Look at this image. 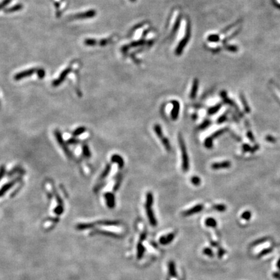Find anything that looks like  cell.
I'll list each match as a JSON object with an SVG mask.
<instances>
[{
    "instance_id": "cell-18",
    "label": "cell",
    "mask_w": 280,
    "mask_h": 280,
    "mask_svg": "<svg viewBox=\"0 0 280 280\" xmlns=\"http://www.w3.org/2000/svg\"><path fill=\"white\" fill-rule=\"evenodd\" d=\"M221 107H222L221 103H218L213 106H211V107H210L208 110V115L209 116L215 115L216 113H217L220 110V109L221 108Z\"/></svg>"
},
{
    "instance_id": "cell-13",
    "label": "cell",
    "mask_w": 280,
    "mask_h": 280,
    "mask_svg": "<svg viewBox=\"0 0 280 280\" xmlns=\"http://www.w3.org/2000/svg\"><path fill=\"white\" fill-rule=\"evenodd\" d=\"M231 167V162L230 161H224L221 162H215L212 164L211 167L213 170H218L222 169H227Z\"/></svg>"
},
{
    "instance_id": "cell-1",
    "label": "cell",
    "mask_w": 280,
    "mask_h": 280,
    "mask_svg": "<svg viewBox=\"0 0 280 280\" xmlns=\"http://www.w3.org/2000/svg\"><path fill=\"white\" fill-rule=\"evenodd\" d=\"M154 203V196L151 192H148L146 195V203H145V210L148 221L151 226H156L157 221L154 213V211L152 210V205Z\"/></svg>"
},
{
    "instance_id": "cell-49",
    "label": "cell",
    "mask_w": 280,
    "mask_h": 280,
    "mask_svg": "<svg viewBox=\"0 0 280 280\" xmlns=\"http://www.w3.org/2000/svg\"><path fill=\"white\" fill-rule=\"evenodd\" d=\"M266 140H267V141H269V142H271V143H274L276 141L275 138L271 136H268L266 137Z\"/></svg>"
},
{
    "instance_id": "cell-36",
    "label": "cell",
    "mask_w": 280,
    "mask_h": 280,
    "mask_svg": "<svg viewBox=\"0 0 280 280\" xmlns=\"http://www.w3.org/2000/svg\"><path fill=\"white\" fill-rule=\"evenodd\" d=\"M273 251V249L272 247L270 248H267V249H265L264 250H262L261 252L258 255V257H263L264 256H266V255H267L269 253H271L272 251Z\"/></svg>"
},
{
    "instance_id": "cell-53",
    "label": "cell",
    "mask_w": 280,
    "mask_h": 280,
    "mask_svg": "<svg viewBox=\"0 0 280 280\" xmlns=\"http://www.w3.org/2000/svg\"><path fill=\"white\" fill-rule=\"evenodd\" d=\"M277 267L280 270V259L279 260V261H278V263H277Z\"/></svg>"
},
{
    "instance_id": "cell-6",
    "label": "cell",
    "mask_w": 280,
    "mask_h": 280,
    "mask_svg": "<svg viewBox=\"0 0 280 280\" xmlns=\"http://www.w3.org/2000/svg\"><path fill=\"white\" fill-rule=\"evenodd\" d=\"M37 69L35 68H30L28 69L23 70L22 72H20L19 73H16V75L14 77V79H15V80H22L25 78L29 77L31 75H33L34 73L37 72Z\"/></svg>"
},
{
    "instance_id": "cell-26",
    "label": "cell",
    "mask_w": 280,
    "mask_h": 280,
    "mask_svg": "<svg viewBox=\"0 0 280 280\" xmlns=\"http://www.w3.org/2000/svg\"><path fill=\"white\" fill-rule=\"evenodd\" d=\"M205 226H208V227L215 228L217 226V221L213 218L209 217L205 221Z\"/></svg>"
},
{
    "instance_id": "cell-29",
    "label": "cell",
    "mask_w": 280,
    "mask_h": 280,
    "mask_svg": "<svg viewBox=\"0 0 280 280\" xmlns=\"http://www.w3.org/2000/svg\"><path fill=\"white\" fill-rule=\"evenodd\" d=\"M83 154L84 157L90 158L91 157V152L90 151L89 147L87 145H84L83 147Z\"/></svg>"
},
{
    "instance_id": "cell-39",
    "label": "cell",
    "mask_w": 280,
    "mask_h": 280,
    "mask_svg": "<svg viewBox=\"0 0 280 280\" xmlns=\"http://www.w3.org/2000/svg\"><path fill=\"white\" fill-rule=\"evenodd\" d=\"M267 240H268L267 238H261V239H257L256 241H255L252 243V244H251V246H257V245H260V244H263V243L267 241Z\"/></svg>"
},
{
    "instance_id": "cell-45",
    "label": "cell",
    "mask_w": 280,
    "mask_h": 280,
    "mask_svg": "<svg viewBox=\"0 0 280 280\" xmlns=\"http://www.w3.org/2000/svg\"><path fill=\"white\" fill-rule=\"evenodd\" d=\"M247 136H248V137L249 138L250 140L251 141V142H254L255 138L253 136L252 133H251V132L250 130V129H249V128H248V130H247Z\"/></svg>"
},
{
    "instance_id": "cell-31",
    "label": "cell",
    "mask_w": 280,
    "mask_h": 280,
    "mask_svg": "<svg viewBox=\"0 0 280 280\" xmlns=\"http://www.w3.org/2000/svg\"><path fill=\"white\" fill-rule=\"evenodd\" d=\"M98 224L100 225H105V226H115L118 224L119 223L117 221H99L97 223Z\"/></svg>"
},
{
    "instance_id": "cell-15",
    "label": "cell",
    "mask_w": 280,
    "mask_h": 280,
    "mask_svg": "<svg viewBox=\"0 0 280 280\" xmlns=\"http://www.w3.org/2000/svg\"><path fill=\"white\" fill-rule=\"evenodd\" d=\"M111 161L112 162L116 163V164H118L120 169H123L124 167V165H125V162H124L123 158L119 154L112 155L111 158Z\"/></svg>"
},
{
    "instance_id": "cell-10",
    "label": "cell",
    "mask_w": 280,
    "mask_h": 280,
    "mask_svg": "<svg viewBox=\"0 0 280 280\" xmlns=\"http://www.w3.org/2000/svg\"><path fill=\"white\" fill-rule=\"evenodd\" d=\"M104 197L107 206L110 209L114 208L116 206V198L114 194L111 192H107L105 193Z\"/></svg>"
},
{
    "instance_id": "cell-14",
    "label": "cell",
    "mask_w": 280,
    "mask_h": 280,
    "mask_svg": "<svg viewBox=\"0 0 280 280\" xmlns=\"http://www.w3.org/2000/svg\"><path fill=\"white\" fill-rule=\"evenodd\" d=\"M175 237V234L174 233H169L167 235H164L160 237L159 239V243L163 245H167L171 243Z\"/></svg>"
},
{
    "instance_id": "cell-21",
    "label": "cell",
    "mask_w": 280,
    "mask_h": 280,
    "mask_svg": "<svg viewBox=\"0 0 280 280\" xmlns=\"http://www.w3.org/2000/svg\"><path fill=\"white\" fill-rule=\"evenodd\" d=\"M160 141H161L162 145H164V147L165 148V150L167 152H171V143H170V142H169L168 138L164 136L162 138H161Z\"/></svg>"
},
{
    "instance_id": "cell-28",
    "label": "cell",
    "mask_w": 280,
    "mask_h": 280,
    "mask_svg": "<svg viewBox=\"0 0 280 280\" xmlns=\"http://www.w3.org/2000/svg\"><path fill=\"white\" fill-rule=\"evenodd\" d=\"M211 124V121L210 119H205L204 121L200 125L198 126V129L200 130H204L205 129H207L208 127L210 126Z\"/></svg>"
},
{
    "instance_id": "cell-27",
    "label": "cell",
    "mask_w": 280,
    "mask_h": 280,
    "mask_svg": "<svg viewBox=\"0 0 280 280\" xmlns=\"http://www.w3.org/2000/svg\"><path fill=\"white\" fill-rule=\"evenodd\" d=\"M204 146L205 148H208V149H210V148H213V140L210 136L205 138L204 141Z\"/></svg>"
},
{
    "instance_id": "cell-40",
    "label": "cell",
    "mask_w": 280,
    "mask_h": 280,
    "mask_svg": "<svg viewBox=\"0 0 280 280\" xmlns=\"http://www.w3.org/2000/svg\"><path fill=\"white\" fill-rule=\"evenodd\" d=\"M37 73L40 79H43L45 75V72L44 69H38L37 71Z\"/></svg>"
},
{
    "instance_id": "cell-11",
    "label": "cell",
    "mask_w": 280,
    "mask_h": 280,
    "mask_svg": "<svg viewBox=\"0 0 280 280\" xmlns=\"http://www.w3.org/2000/svg\"><path fill=\"white\" fill-rule=\"evenodd\" d=\"M20 178H18L14 179L12 181H10L8 183H7L5 185H3L2 187L0 189V197H1L2 196L4 195V194L7 192V191L12 188V187L14 186L15 183H16L20 181Z\"/></svg>"
},
{
    "instance_id": "cell-5",
    "label": "cell",
    "mask_w": 280,
    "mask_h": 280,
    "mask_svg": "<svg viewBox=\"0 0 280 280\" xmlns=\"http://www.w3.org/2000/svg\"><path fill=\"white\" fill-rule=\"evenodd\" d=\"M95 15H96V11H95V10L91 9L89 10H87V11L75 14V15H73L72 18V19L83 20V19L91 18H94Z\"/></svg>"
},
{
    "instance_id": "cell-12",
    "label": "cell",
    "mask_w": 280,
    "mask_h": 280,
    "mask_svg": "<svg viewBox=\"0 0 280 280\" xmlns=\"http://www.w3.org/2000/svg\"><path fill=\"white\" fill-rule=\"evenodd\" d=\"M145 237H146V234L145 233L141 235L140 240L137 246V257L139 260L143 257L145 252V248L142 244V241L145 239Z\"/></svg>"
},
{
    "instance_id": "cell-32",
    "label": "cell",
    "mask_w": 280,
    "mask_h": 280,
    "mask_svg": "<svg viewBox=\"0 0 280 280\" xmlns=\"http://www.w3.org/2000/svg\"><path fill=\"white\" fill-rule=\"evenodd\" d=\"M191 182L194 186H198L201 183V179L197 176H193L192 178H191Z\"/></svg>"
},
{
    "instance_id": "cell-19",
    "label": "cell",
    "mask_w": 280,
    "mask_h": 280,
    "mask_svg": "<svg viewBox=\"0 0 280 280\" xmlns=\"http://www.w3.org/2000/svg\"><path fill=\"white\" fill-rule=\"evenodd\" d=\"M112 169V167L110 164H107L106 166L105 167V168L104 169V171H102V173L101 174L100 176H99V180H105L106 177L108 176V175L110 174V173Z\"/></svg>"
},
{
    "instance_id": "cell-25",
    "label": "cell",
    "mask_w": 280,
    "mask_h": 280,
    "mask_svg": "<svg viewBox=\"0 0 280 280\" xmlns=\"http://www.w3.org/2000/svg\"><path fill=\"white\" fill-rule=\"evenodd\" d=\"M227 130H228L227 128H224V129H219L217 131H215L214 133H213L210 136V137L212 138L213 140H214V139H215V138L219 137V136H221V135H222L223 134H224L226 132H227Z\"/></svg>"
},
{
    "instance_id": "cell-44",
    "label": "cell",
    "mask_w": 280,
    "mask_h": 280,
    "mask_svg": "<svg viewBox=\"0 0 280 280\" xmlns=\"http://www.w3.org/2000/svg\"><path fill=\"white\" fill-rule=\"evenodd\" d=\"M63 210H64L63 205H59L58 207H56V208H55V210L54 211H55V213H56V214L60 215V214H61L63 212Z\"/></svg>"
},
{
    "instance_id": "cell-16",
    "label": "cell",
    "mask_w": 280,
    "mask_h": 280,
    "mask_svg": "<svg viewBox=\"0 0 280 280\" xmlns=\"http://www.w3.org/2000/svg\"><path fill=\"white\" fill-rule=\"evenodd\" d=\"M198 80L197 79H194L193 83L192 88H191V90L190 92V98L191 99H194L197 97V92L198 90Z\"/></svg>"
},
{
    "instance_id": "cell-35",
    "label": "cell",
    "mask_w": 280,
    "mask_h": 280,
    "mask_svg": "<svg viewBox=\"0 0 280 280\" xmlns=\"http://www.w3.org/2000/svg\"><path fill=\"white\" fill-rule=\"evenodd\" d=\"M85 131H86V129L84 128V127L83 126H80V127H79V128L77 129L75 131H74V132H73V136H80V134H83Z\"/></svg>"
},
{
    "instance_id": "cell-33",
    "label": "cell",
    "mask_w": 280,
    "mask_h": 280,
    "mask_svg": "<svg viewBox=\"0 0 280 280\" xmlns=\"http://www.w3.org/2000/svg\"><path fill=\"white\" fill-rule=\"evenodd\" d=\"M213 209L219 212H224L226 210V206L224 204H216L213 206Z\"/></svg>"
},
{
    "instance_id": "cell-38",
    "label": "cell",
    "mask_w": 280,
    "mask_h": 280,
    "mask_svg": "<svg viewBox=\"0 0 280 280\" xmlns=\"http://www.w3.org/2000/svg\"><path fill=\"white\" fill-rule=\"evenodd\" d=\"M228 112H225L224 114H222L221 116H220L219 119H217V123L219 124H221V123H224L226 120H227V115H228Z\"/></svg>"
},
{
    "instance_id": "cell-3",
    "label": "cell",
    "mask_w": 280,
    "mask_h": 280,
    "mask_svg": "<svg viewBox=\"0 0 280 280\" xmlns=\"http://www.w3.org/2000/svg\"><path fill=\"white\" fill-rule=\"evenodd\" d=\"M55 136L56 140V141H57L58 145L62 148L63 151L64 152V153L66 154L67 156H68V158H72V152H71V151L69 149V148L66 145V143L64 142V141L62 136L61 135V133L58 130L55 131Z\"/></svg>"
},
{
    "instance_id": "cell-43",
    "label": "cell",
    "mask_w": 280,
    "mask_h": 280,
    "mask_svg": "<svg viewBox=\"0 0 280 280\" xmlns=\"http://www.w3.org/2000/svg\"><path fill=\"white\" fill-rule=\"evenodd\" d=\"M5 172H6V169H5V166L1 165V167H0V181H1L2 178H3V176H4Z\"/></svg>"
},
{
    "instance_id": "cell-7",
    "label": "cell",
    "mask_w": 280,
    "mask_h": 280,
    "mask_svg": "<svg viewBox=\"0 0 280 280\" xmlns=\"http://www.w3.org/2000/svg\"><path fill=\"white\" fill-rule=\"evenodd\" d=\"M221 97L222 98V101L223 102H224L225 104L226 105H228L230 106H232V107H233L235 108V110L237 111V112L238 113L239 115L241 116V117H242L243 116V114H242V113L240 112L239 110V108H238V106H237V105L235 103V102L232 101V99H230L229 97H228L227 96V94H226V92L225 91H221Z\"/></svg>"
},
{
    "instance_id": "cell-34",
    "label": "cell",
    "mask_w": 280,
    "mask_h": 280,
    "mask_svg": "<svg viewBox=\"0 0 280 280\" xmlns=\"http://www.w3.org/2000/svg\"><path fill=\"white\" fill-rule=\"evenodd\" d=\"M94 226V223H91V224H80L77 226V229L83 230H86L88 228H91Z\"/></svg>"
},
{
    "instance_id": "cell-30",
    "label": "cell",
    "mask_w": 280,
    "mask_h": 280,
    "mask_svg": "<svg viewBox=\"0 0 280 280\" xmlns=\"http://www.w3.org/2000/svg\"><path fill=\"white\" fill-rule=\"evenodd\" d=\"M99 44L97 40L93 38H87L84 40V44L88 46H94Z\"/></svg>"
},
{
    "instance_id": "cell-2",
    "label": "cell",
    "mask_w": 280,
    "mask_h": 280,
    "mask_svg": "<svg viewBox=\"0 0 280 280\" xmlns=\"http://www.w3.org/2000/svg\"><path fill=\"white\" fill-rule=\"evenodd\" d=\"M178 143L182 154V169L183 172H187L189 169V159L188 154H187V148L185 141L181 134L178 135Z\"/></svg>"
},
{
    "instance_id": "cell-42",
    "label": "cell",
    "mask_w": 280,
    "mask_h": 280,
    "mask_svg": "<svg viewBox=\"0 0 280 280\" xmlns=\"http://www.w3.org/2000/svg\"><path fill=\"white\" fill-rule=\"evenodd\" d=\"M10 2H11V0H3V1L0 3V10L3 8H5Z\"/></svg>"
},
{
    "instance_id": "cell-47",
    "label": "cell",
    "mask_w": 280,
    "mask_h": 280,
    "mask_svg": "<svg viewBox=\"0 0 280 280\" xmlns=\"http://www.w3.org/2000/svg\"><path fill=\"white\" fill-rule=\"evenodd\" d=\"M251 147L248 144H244L243 145V152H250Z\"/></svg>"
},
{
    "instance_id": "cell-41",
    "label": "cell",
    "mask_w": 280,
    "mask_h": 280,
    "mask_svg": "<svg viewBox=\"0 0 280 280\" xmlns=\"http://www.w3.org/2000/svg\"><path fill=\"white\" fill-rule=\"evenodd\" d=\"M203 253L205 255H206V256H210V257H212L213 256V251L211 250V249H210V248H205L203 250Z\"/></svg>"
},
{
    "instance_id": "cell-51",
    "label": "cell",
    "mask_w": 280,
    "mask_h": 280,
    "mask_svg": "<svg viewBox=\"0 0 280 280\" xmlns=\"http://www.w3.org/2000/svg\"><path fill=\"white\" fill-rule=\"evenodd\" d=\"M273 277H274V278L276 279H277L278 280H280V274L278 272H274V273H273Z\"/></svg>"
},
{
    "instance_id": "cell-24",
    "label": "cell",
    "mask_w": 280,
    "mask_h": 280,
    "mask_svg": "<svg viewBox=\"0 0 280 280\" xmlns=\"http://www.w3.org/2000/svg\"><path fill=\"white\" fill-rule=\"evenodd\" d=\"M154 131L155 132L159 140L161 139L162 137H164V133H163V131L162 129L161 126L159 125V124H156L154 126Z\"/></svg>"
},
{
    "instance_id": "cell-50",
    "label": "cell",
    "mask_w": 280,
    "mask_h": 280,
    "mask_svg": "<svg viewBox=\"0 0 280 280\" xmlns=\"http://www.w3.org/2000/svg\"><path fill=\"white\" fill-rule=\"evenodd\" d=\"M224 254H225V251H224V249H219V253H218V254H219V257H221L222 256H224Z\"/></svg>"
},
{
    "instance_id": "cell-23",
    "label": "cell",
    "mask_w": 280,
    "mask_h": 280,
    "mask_svg": "<svg viewBox=\"0 0 280 280\" xmlns=\"http://www.w3.org/2000/svg\"><path fill=\"white\" fill-rule=\"evenodd\" d=\"M123 180V175L121 173H119L118 175L116 176V182L114 184V187H113V189L114 191L118 190V189L120 187V186H121V182Z\"/></svg>"
},
{
    "instance_id": "cell-8",
    "label": "cell",
    "mask_w": 280,
    "mask_h": 280,
    "mask_svg": "<svg viewBox=\"0 0 280 280\" xmlns=\"http://www.w3.org/2000/svg\"><path fill=\"white\" fill-rule=\"evenodd\" d=\"M171 104L173 105V109L171 112V118L173 121H176L179 116L180 109V102L176 100H173Z\"/></svg>"
},
{
    "instance_id": "cell-37",
    "label": "cell",
    "mask_w": 280,
    "mask_h": 280,
    "mask_svg": "<svg viewBox=\"0 0 280 280\" xmlns=\"http://www.w3.org/2000/svg\"><path fill=\"white\" fill-rule=\"evenodd\" d=\"M251 213L250 211H245L243 213V214L241 215V218L245 221H249V220L251 219Z\"/></svg>"
},
{
    "instance_id": "cell-20",
    "label": "cell",
    "mask_w": 280,
    "mask_h": 280,
    "mask_svg": "<svg viewBox=\"0 0 280 280\" xmlns=\"http://www.w3.org/2000/svg\"><path fill=\"white\" fill-rule=\"evenodd\" d=\"M23 5L20 4V3H18V4L15 5L14 6L11 7H9L8 9H6L5 10V12L6 13H12V12H15L17 11H19V10H22L23 9Z\"/></svg>"
},
{
    "instance_id": "cell-4",
    "label": "cell",
    "mask_w": 280,
    "mask_h": 280,
    "mask_svg": "<svg viewBox=\"0 0 280 280\" xmlns=\"http://www.w3.org/2000/svg\"><path fill=\"white\" fill-rule=\"evenodd\" d=\"M71 72H72V68H71L70 67H68V68H66L64 70H63L62 73L60 74V75L58 76L57 79H56L55 80H53V82L52 83L53 86L57 87L60 86V85H61L64 81L65 80L66 78L69 75Z\"/></svg>"
},
{
    "instance_id": "cell-22",
    "label": "cell",
    "mask_w": 280,
    "mask_h": 280,
    "mask_svg": "<svg viewBox=\"0 0 280 280\" xmlns=\"http://www.w3.org/2000/svg\"><path fill=\"white\" fill-rule=\"evenodd\" d=\"M240 99H241V101L242 102V105L243 106V108L244 111H245L246 113H250V108L247 103V101L245 99V97L243 94H240Z\"/></svg>"
},
{
    "instance_id": "cell-46",
    "label": "cell",
    "mask_w": 280,
    "mask_h": 280,
    "mask_svg": "<svg viewBox=\"0 0 280 280\" xmlns=\"http://www.w3.org/2000/svg\"><path fill=\"white\" fill-rule=\"evenodd\" d=\"M79 142V141L77 140L76 138L73 137V138H70L69 140L68 141V143L69 145H75Z\"/></svg>"
},
{
    "instance_id": "cell-17",
    "label": "cell",
    "mask_w": 280,
    "mask_h": 280,
    "mask_svg": "<svg viewBox=\"0 0 280 280\" xmlns=\"http://www.w3.org/2000/svg\"><path fill=\"white\" fill-rule=\"evenodd\" d=\"M168 269H169V274L171 276V277L176 278L178 275H177V272L176 270V266L173 261H170L168 265Z\"/></svg>"
},
{
    "instance_id": "cell-9",
    "label": "cell",
    "mask_w": 280,
    "mask_h": 280,
    "mask_svg": "<svg viewBox=\"0 0 280 280\" xmlns=\"http://www.w3.org/2000/svg\"><path fill=\"white\" fill-rule=\"evenodd\" d=\"M204 209V205L203 204H197L195 205H194L193 207L191 208L190 209L184 211L182 213V215L184 217H188V216L191 215H193L194 214L198 213L200 212L201 211H203Z\"/></svg>"
},
{
    "instance_id": "cell-52",
    "label": "cell",
    "mask_w": 280,
    "mask_h": 280,
    "mask_svg": "<svg viewBox=\"0 0 280 280\" xmlns=\"http://www.w3.org/2000/svg\"><path fill=\"white\" fill-rule=\"evenodd\" d=\"M258 148H259V145H255V146H254L253 148H251L250 152H254L256 150H257Z\"/></svg>"
},
{
    "instance_id": "cell-48",
    "label": "cell",
    "mask_w": 280,
    "mask_h": 280,
    "mask_svg": "<svg viewBox=\"0 0 280 280\" xmlns=\"http://www.w3.org/2000/svg\"><path fill=\"white\" fill-rule=\"evenodd\" d=\"M98 232L102 233V234L105 235H107V236H110V237H117V235L116 234H114V233H110V232Z\"/></svg>"
}]
</instances>
